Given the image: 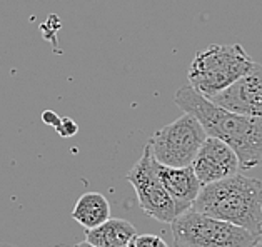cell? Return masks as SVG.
Returning <instances> with one entry per match:
<instances>
[{
  "label": "cell",
  "instance_id": "1",
  "mask_svg": "<svg viewBox=\"0 0 262 247\" xmlns=\"http://www.w3.org/2000/svg\"><path fill=\"white\" fill-rule=\"evenodd\" d=\"M174 102L184 112L192 114L207 136L226 142L237 154L241 169L262 166V119L224 109L190 85L179 88Z\"/></svg>",
  "mask_w": 262,
  "mask_h": 247
},
{
  "label": "cell",
  "instance_id": "2",
  "mask_svg": "<svg viewBox=\"0 0 262 247\" xmlns=\"http://www.w3.org/2000/svg\"><path fill=\"white\" fill-rule=\"evenodd\" d=\"M192 211L262 236V181L235 174L201 187Z\"/></svg>",
  "mask_w": 262,
  "mask_h": 247
},
{
  "label": "cell",
  "instance_id": "3",
  "mask_svg": "<svg viewBox=\"0 0 262 247\" xmlns=\"http://www.w3.org/2000/svg\"><path fill=\"white\" fill-rule=\"evenodd\" d=\"M254 60L239 43L210 46L197 52L189 67L187 79L190 87L212 100L235 80L251 71Z\"/></svg>",
  "mask_w": 262,
  "mask_h": 247
},
{
  "label": "cell",
  "instance_id": "4",
  "mask_svg": "<svg viewBox=\"0 0 262 247\" xmlns=\"http://www.w3.org/2000/svg\"><path fill=\"white\" fill-rule=\"evenodd\" d=\"M170 231L176 247H252L260 239L244 227L192 209L177 215Z\"/></svg>",
  "mask_w": 262,
  "mask_h": 247
},
{
  "label": "cell",
  "instance_id": "5",
  "mask_svg": "<svg viewBox=\"0 0 262 247\" xmlns=\"http://www.w3.org/2000/svg\"><path fill=\"white\" fill-rule=\"evenodd\" d=\"M206 130L192 114L184 112L174 122L164 125L147 142L154 159L169 167L192 166L202 142L206 141Z\"/></svg>",
  "mask_w": 262,
  "mask_h": 247
},
{
  "label": "cell",
  "instance_id": "6",
  "mask_svg": "<svg viewBox=\"0 0 262 247\" xmlns=\"http://www.w3.org/2000/svg\"><path fill=\"white\" fill-rule=\"evenodd\" d=\"M125 177L137 194L139 207L149 217L164 224H170L177 217L176 206L161 181V175H159L157 170V161L152 155L149 144L144 147L140 159Z\"/></svg>",
  "mask_w": 262,
  "mask_h": 247
},
{
  "label": "cell",
  "instance_id": "7",
  "mask_svg": "<svg viewBox=\"0 0 262 247\" xmlns=\"http://www.w3.org/2000/svg\"><path fill=\"white\" fill-rule=\"evenodd\" d=\"M192 169L199 182L206 186L239 174L241 162L237 154L226 142L207 136L192 162Z\"/></svg>",
  "mask_w": 262,
  "mask_h": 247
},
{
  "label": "cell",
  "instance_id": "8",
  "mask_svg": "<svg viewBox=\"0 0 262 247\" xmlns=\"http://www.w3.org/2000/svg\"><path fill=\"white\" fill-rule=\"evenodd\" d=\"M212 102L242 116L262 119V65L254 62L251 71L217 94Z\"/></svg>",
  "mask_w": 262,
  "mask_h": 247
},
{
  "label": "cell",
  "instance_id": "9",
  "mask_svg": "<svg viewBox=\"0 0 262 247\" xmlns=\"http://www.w3.org/2000/svg\"><path fill=\"white\" fill-rule=\"evenodd\" d=\"M157 170L165 191H167V194L170 195V199L176 206V214L181 215L185 211H189L202 187V184L194 174L192 166L169 167L157 162Z\"/></svg>",
  "mask_w": 262,
  "mask_h": 247
},
{
  "label": "cell",
  "instance_id": "10",
  "mask_svg": "<svg viewBox=\"0 0 262 247\" xmlns=\"http://www.w3.org/2000/svg\"><path fill=\"white\" fill-rule=\"evenodd\" d=\"M137 231L125 219H108L95 229L85 231V240L95 247H129Z\"/></svg>",
  "mask_w": 262,
  "mask_h": 247
},
{
  "label": "cell",
  "instance_id": "11",
  "mask_svg": "<svg viewBox=\"0 0 262 247\" xmlns=\"http://www.w3.org/2000/svg\"><path fill=\"white\" fill-rule=\"evenodd\" d=\"M72 219L84 227L85 231L95 229L111 219V204L104 194L87 192L75 202L72 209Z\"/></svg>",
  "mask_w": 262,
  "mask_h": 247
},
{
  "label": "cell",
  "instance_id": "12",
  "mask_svg": "<svg viewBox=\"0 0 262 247\" xmlns=\"http://www.w3.org/2000/svg\"><path fill=\"white\" fill-rule=\"evenodd\" d=\"M134 247H169L167 242L156 236V234H140V236H136L132 242Z\"/></svg>",
  "mask_w": 262,
  "mask_h": 247
},
{
  "label": "cell",
  "instance_id": "13",
  "mask_svg": "<svg viewBox=\"0 0 262 247\" xmlns=\"http://www.w3.org/2000/svg\"><path fill=\"white\" fill-rule=\"evenodd\" d=\"M75 247H95V245H92L91 242H87V240H84V242H79Z\"/></svg>",
  "mask_w": 262,
  "mask_h": 247
},
{
  "label": "cell",
  "instance_id": "14",
  "mask_svg": "<svg viewBox=\"0 0 262 247\" xmlns=\"http://www.w3.org/2000/svg\"><path fill=\"white\" fill-rule=\"evenodd\" d=\"M252 247H262V240L259 239V240H257V242H255V244H254Z\"/></svg>",
  "mask_w": 262,
  "mask_h": 247
},
{
  "label": "cell",
  "instance_id": "15",
  "mask_svg": "<svg viewBox=\"0 0 262 247\" xmlns=\"http://www.w3.org/2000/svg\"><path fill=\"white\" fill-rule=\"evenodd\" d=\"M0 247H15V245H10V244H4V242H0Z\"/></svg>",
  "mask_w": 262,
  "mask_h": 247
},
{
  "label": "cell",
  "instance_id": "16",
  "mask_svg": "<svg viewBox=\"0 0 262 247\" xmlns=\"http://www.w3.org/2000/svg\"><path fill=\"white\" fill-rule=\"evenodd\" d=\"M129 247H134V245H132V244H130V245H129Z\"/></svg>",
  "mask_w": 262,
  "mask_h": 247
}]
</instances>
